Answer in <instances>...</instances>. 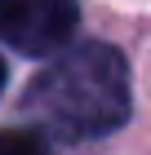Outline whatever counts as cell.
<instances>
[{"instance_id":"obj_2","label":"cell","mask_w":151,"mask_h":155,"mask_svg":"<svg viewBox=\"0 0 151 155\" xmlns=\"http://www.w3.org/2000/svg\"><path fill=\"white\" fill-rule=\"evenodd\" d=\"M80 22L76 0H0V40L27 58L67 49Z\"/></svg>"},{"instance_id":"obj_1","label":"cell","mask_w":151,"mask_h":155,"mask_svg":"<svg viewBox=\"0 0 151 155\" xmlns=\"http://www.w3.org/2000/svg\"><path fill=\"white\" fill-rule=\"evenodd\" d=\"M22 107L67 142L102 137L129 120V62L107 40L71 45L27 84Z\"/></svg>"},{"instance_id":"obj_3","label":"cell","mask_w":151,"mask_h":155,"mask_svg":"<svg viewBox=\"0 0 151 155\" xmlns=\"http://www.w3.org/2000/svg\"><path fill=\"white\" fill-rule=\"evenodd\" d=\"M0 155H53V151L31 129H0Z\"/></svg>"},{"instance_id":"obj_4","label":"cell","mask_w":151,"mask_h":155,"mask_svg":"<svg viewBox=\"0 0 151 155\" xmlns=\"http://www.w3.org/2000/svg\"><path fill=\"white\" fill-rule=\"evenodd\" d=\"M0 89H5V58H0Z\"/></svg>"}]
</instances>
